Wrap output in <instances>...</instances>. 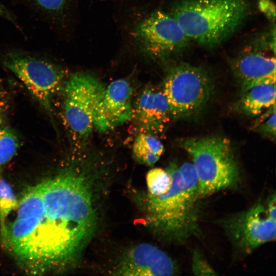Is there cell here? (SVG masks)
<instances>
[{
  "mask_svg": "<svg viewBox=\"0 0 276 276\" xmlns=\"http://www.w3.org/2000/svg\"><path fill=\"white\" fill-rule=\"evenodd\" d=\"M192 271L196 275H214L217 274L198 251L193 252L192 258Z\"/></svg>",
  "mask_w": 276,
  "mask_h": 276,
  "instance_id": "cell-20",
  "label": "cell"
},
{
  "mask_svg": "<svg viewBox=\"0 0 276 276\" xmlns=\"http://www.w3.org/2000/svg\"><path fill=\"white\" fill-rule=\"evenodd\" d=\"M19 147V140L15 131L0 123V167L8 164L15 155Z\"/></svg>",
  "mask_w": 276,
  "mask_h": 276,
  "instance_id": "cell-17",
  "label": "cell"
},
{
  "mask_svg": "<svg viewBox=\"0 0 276 276\" xmlns=\"http://www.w3.org/2000/svg\"><path fill=\"white\" fill-rule=\"evenodd\" d=\"M50 27H56L63 18L70 0H21Z\"/></svg>",
  "mask_w": 276,
  "mask_h": 276,
  "instance_id": "cell-16",
  "label": "cell"
},
{
  "mask_svg": "<svg viewBox=\"0 0 276 276\" xmlns=\"http://www.w3.org/2000/svg\"><path fill=\"white\" fill-rule=\"evenodd\" d=\"M224 224L236 246L246 253L275 239L276 221L261 203L229 218Z\"/></svg>",
  "mask_w": 276,
  "mask_h": 276,
  "instance_id": "cell-9",
  "label": "cell"
},
{
  "mask_svg": "<svg viewBox=\"0 0 276 276\" xmlns=\"http://www.w3.org/2000/svg\"><path fill=\"white\" fill-rule=\"evenodd\" d=\"M176 271L172 259L157 247L148 243L135 245L127 251L117 266L116 275H173Z\"/></svg>",
  "mask_w": 276,
  "mask_h": 276,
  "instance_id": "cell-10",
  "label": "cell"
},
{
  "mask_svg": "<svg viewBox=\"0 0 276 276\" xmlns=\"http://www.w3.org/2000/svg\"><path fill=\"white\" fill-rule=\"evenodd\" d=\"M167 170L172 180L168 191L158 196H145L146 220L158 235L181 242L198 232L197 185L183 183L175 163H171Z\"/></svg>",
  "mask_w": 276,
  "mask_h": 276,
  "instance_id": "cell-3",
  "label": "cell"
},
{
  "mask_svg": "<svg viewBox=\"0 0 276 276\" xmlns=\"http://www.w3.org/2000/svg\"><path fill=\"white\" fill-rule=\"evenodd\" d=\"M275 82L255 85L242 94L235 105V110L248 117H254L275 104Z\"/></svg>",
  "mask_w": 276,
  "mask_h": 276,
  "instance_id": "cell-14",
  "label": "cell"
},
{
  "mask_svg": "<svg viewBox=\"0 0 276 276\" xmlns=\"http://www.w3.org/2000/svg\"><path fill=\"white\" fill-rule=\"evenodd\" d=\"M258 7L259 10L271 21L275 18V7L271 0H259Z\"/></svg>",
  "mask_w": 276,
  "mask_h": 276,
  "instance_id": "cell-22",
  "label": "cell"
},
{
  "mask_svg": "<svg viewBox=\"0 0 276 276\" xmlns=\"http://www.w3.org/2000/svg\"><path fill=\"white\" fill-rule=\"evenodd\" d=\"M147 194L158 196L166 193L171 185V176L169 171L160 168L150 170L146 176Z\"/></svg>",
  "mask_w": 276,
  "mask_h": 276,
  "instance_id": "cell-18",
  "label": "cell"
},
{
  "mask_svg": "<svg viewBox=\"0 0 276 276\" xmlns=\"http://www.w3.org/2000/svg\"><path fill=\"white\" fill-rule=\"evenodd\" d=\"M18 200L10 184L0 178V231L4 229L9 216L17 207Z\"/></svg>",
  "mask_w": 276,
  "mask_h": 276,
  "instance_id": "cell-19",
  "label": "cell"
},
{
  "mask_svg": "<svg viewBox=\"0 0 276 276\" xmlns=\"http://www.w3.org/2000/svg\"><path fill=\"white\" fill-rule=\"evenodd\" d=\"M9 108L7 93L0 86V123L4 122Z\"/></svg>",
  "mask_w": 276,
  "mask_h": 276,
  "instance_id": "cell-23",
  "label": "cell"
},
{
  "mask_svg": "<svg viewBox=\"0 0 276 276\" xmlns=\"http://www.w3.org/2000/svg\"><path fill=\"white\" fill-rule=\"evenodd\" d=\"M249 11L247 0H181L171 14L190 41L212 48L233 35Z\"/></svg>",
  "mask_w": 276,
  "mask_h": 276,
  "instance_id": "cell-2",
  "label": "cell"
},
{
  "mask_svg": "<svg viewBox=\"0 0 276 276\" xmlns=\"http://www.w3.org/2000/svg\"><path fill=\"white\" fill-rule=\"evenodd\" d=\"M63 116L75 137L86 140L94 128L96 111L105 87L94 76L72 74L64 82Z\"/></svg>",
  "mask_w": 276,
  "mask_h": 276,
  "instance_id": "cell-7",
  "label": "cell"
},
{
  "mask_svg": "<svg viewBox=\"0 0 276 276\" xmlns=\"http://www.w3.org/2000/svg\"><path fill=\"white\" fill-rule=\"evenodd\" d=\"M214 89L213 80L205 69L182 62L170 69L162 90L171 116L179 119L190 118L202 111Z\"/></svg>",
  "mask_w": 276,
  "mask_h": 276,
  "instance_id": "cell-6",
  "label": "cell"
},
{
  "mask_svg": "<svg viewBox=\"0 0 276 276\" xmlns=\"http://www.w3.org/2000/svg\"><path fill=\"white\" fill-rule=\"evenodd\" d=\"M0 61L51 113L52 100L65 78L63 67L50 56L16 47L3 50Z\"/></svg>",
  "mask_w": 276,
  "mask_h": 276,
  "instance_id": "cell-5",
  "label": "cell"
},
{
  "mask_svg": "<svg viewBox=\"0 0 276 276\" xmlns=\"http://www.w3.org/2000/svg\"><path fill=\"white\" fill-rule=\"evenodd\" d=\"M275 194L274 193L269 199L267 206L265 207L268 216L272 220L276 221V201Z\"/></svg>",
  "mask_w": 276,
  "mask_h": 276,
  "instance_id": "cell-25",
  "label": "cell"
},
{
  "mask_svg": "<svg viewBox=\"0 0 276 276\" xmlns=\"http://www.w3.org/2000/svg\"><path fill=\"white\" fill-rule=\"evenodd\" d=\"M170 116L169 105L163 90L147 86L137 97L131 118L143 132L155 135L164 131Z\"/></svg>",
  "mask_w": 276,
  "mask_h": 276,
  "instance_id": "cell-12",
  "label": "cell"
},
{
  "mask_svg": "<svg viewBox=\"0 0 276 276\" xmlns=\"http://www.w3.org/2000/svg\"><path fill=\"white\" fill-rule=\"evenodd\" d=\"M133 156L135 160L147 166L154 165L164 151L160 141L154 135L142 132L136 137L133 145Z\"/></svg>",
  "mask_w": 276,
  "mask_h": 276,
  "instance_id": "cell-15",
  "label": "cell"
},
{
  "mask_svg": "<svg viewBox=\"0 0 276 276\" xmlns=\"http://www.w3.org/2000/svg\"><path fill=\"white\" fill-rule=\"evenodd\" d=\"M71 167L29 188L1 233L4 243L27 269L44 272L74 262L96 224L87 174Z\"/></svg>",
  "mask_w": 276,
  "mask_h": 276,
  "instance_id": "cell-1",
  "label": "cell"
},
{
  "mask_svg": "<svg viewBox=\"0 0 276 276\" xmlns=\"http://www.w3.org/2000/svg\"><path fill=\"white\" fill-rule=\"evenodd\" d=\"M232 71L241 88V95L258 84L275 82V59L258 52L250 51L232 62Z\"/></svg>",
  "mask_w": 276,
  "mask_h": 276,
  "instance_id": "cell-13",
  "label": "cell"
},
{
  "mask_svg": "<svg viewBox=\"0 0 276 276\" xmlns=\"http://www.w3.org/2000/svg\"><path fill=\"white\" fill-rule=\"evenodd\" d=\"M132 87L126 80L113 81L105 87L98 106L94 128L104 132L121 125L131 119Z\"/></svg>",
  "mask_w": 276,
  "mask_h": 276,
  "instance_id": "cell-11",
  "label": "cell"
},
{
  "mask_svg": "<svg viewBox=\"0 0 276 276\" xmlns=\"http://www.w3.org/2000/svg\"><path fill=\"white\" fill-rule=\"evenodd\" d=\"M132 35L141 49L154 58H164L186 47L190 41L171 14L153 12L140 21Z\"/></svg>",
  "mask_w": 276,
  "mask_h": 276,
  "instance_id": "cell-8",
  "label": "cell"
},
{
  "mask_svg": "<svg viewBox=\"0 0 276 276\" xmlns=\"http://www.w3.org/2000/svg\"><path fill=\"white\" fill-rule=\"evenodd\" d=\"M255 130L264 135L275 138V111L262 124L255 126Z\"/></svg>",
  "mask_w": 276,
  "mask_h": 276,
  "instance_id": "cell-21",
  "label": "cell"
},
{
  "mask_svg": "<svg viewBox=\"0 0 276 276\" xmlns=\"http://www.w3.org/2000/svg\"><path fill=\"white\" fill-rule=\"evenodd\" d=\"M0 17L19 28L15 15L0 1Z\"/></svg>",
  "mask_w": 276,
  "mask_h": 276,
  "instance_id": "cell-24",
  "label": "cell"
},
{
  "mask_svg": "<svg viewBox=\"0 0 276 276\" xmlns=\"http://www.w3.org/2000/svg\"><path fill=\"white\" fill-rule=\"evenodd\" d=\"M180 145L191 156L196 171L198 200L238 183L239 166L227 139L218 136L187 138Z\"/></svg>",
  "mask_w": 276,
  "mask_h": 276,
  "instance_id": "cell-4",
  "label": "cell"
}]
</instances>
